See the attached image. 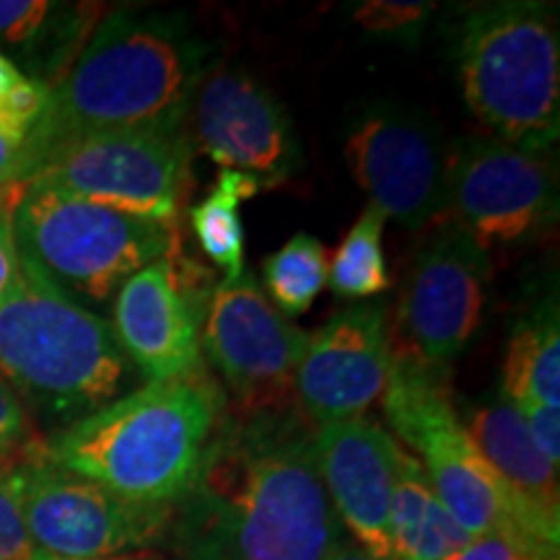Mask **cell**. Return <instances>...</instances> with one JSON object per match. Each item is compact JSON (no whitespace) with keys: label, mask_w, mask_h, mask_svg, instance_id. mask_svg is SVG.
Listing matches in <instances>:
<instances>
[{"label":"cell","mask_w":560,"mask_h":560,"mask_svg":"<svg viewBox=\"0 0 560 560\" xmlns=\"http://www.w3.org/2000/svg\"><path fill=\"white\" fill-rule=\"evenodd\" d=\"M342 535L312 425L293 410L229 412L164 545L174 560H327Z\"/></svg>","instance_id":"1"},{"label":"cell","mask_w":560,"mask_h":560,"mask_svg":"<svg viewBox=\"0 0 560 560\" xmlns=\"http://www.w3.org/2000/svg\"><path fill=\"white\" fill-rule=\"evenodd\" d=\"M213 62V45L187 13L153 5L107 11L68 73L50 86L47 107L26 136L32 174L70 140L187 132L192 100Z\"/></svg>","instance_id":"2"},{"label":"cell","mask_w":560,"mask_h":560,"mask_svg":"<svg viewBox=\"0 0 560 560\" xmlns=\"http://www.w3.org/2000/svg\"><path fill=\"white\" fill-rule=\"evenodd\" d=\"M226 395L206 369L125 392L115 402L42 441L52 465L130 501L174 506L198 480Z\"/></svg>","instance_id":"3"},{"label":"cell","mask_w":560,"mask_h":560,"mask_svg":"<svg viewBox=\"0 0 560 560\" xmlns=\"http://www.w3.org/2000/svg\"><path fill=\"white\" fill-rule=\"evenodd\" d=\"M0 376L26 412L66 429L122 397L132 363L107 317L19 257V276L0 299Z\"/></svg>","instance_id":"4"},{"label":"cell","mask_w":560,"mask_h":560,"mask_svg":"<svg viewBox=\"0 0 560 560\" xmlns=\"http://www.w3.org/2000/svg\"><path fill=\"white\" fill-rule=\"evenodd\" d=\"M462 100L490 138L550 153L560 132V34L556 5L495 0L462 5L452 24Z\"/></svg>","instance_id":"5"},{"label":"cell","mask_w":560,"mask_h":560,"mask_svg":"<svg viewBox=\"0 0 560 560\" xmlns=\"http://www.w3.org/2000/svg\"><path fill=\"white\" fill-rule=\"evenodd\" d=\"M11 229L21 260L102 317L125 280L174 255L179 244V229L172 223L138 219L34 185H21Z\"/></svg>","instance_id":"6"},{"label":"cell","mask_w":560,"mask_h":560,"mask_svg":"<svg viewBox=\"0 0 560 560\" xmlns=\"http://www.w3.org/2000/svg\"><path fill=\"white\" fill-rule=\"evenodd\" d=\"M382 397L395 436L420 462L436 499L467 535L478 537L493 529L527 535L506 486L462 425L457 405L450 397L446 371L392 350L389 380Z\"/></svg>","instance_id":"7"},{"label":"cell","mask_w":560,"mask_h":560,"mask_svg":"<svg viewBox=\"0 0 560 560\" xmlns=\"http://www.w3.org/2000/svg\"><path fill=\"white\" fill-rule=\"evenodd\" d=\"M21 514L42 556L100 560L164 545L174 506L130 501L100 482L62 470L39 444L11 459Z\"/></svg>","instance_id":"8"},{"label":"cell","mask_w":560,"mask_h":560,"mask_svg":"<svg viewBox=\"0 0 560 560\" xmlns=\"http://www.w3.org/2000/svg\"><path fill=\"white\" fill-rule=\"evenodd\" d=\"M192 159L187 132H100L60 145L24 185L177 226Z\"/></svg>","instance_id":"9"},{"label":"cell","mask_w":560,"mask_h":560,"mask_svg":"<svg viewBox=\"0 0 560 560\" xmlns=\"http://www.w3.org/2000/svg\"><path fill=\"white\" fill-rule=\"evenodd\" d=\"M490 285V252L454 221H441L412 257L392 350L446 371L480 332Z\"/></svg>","instance_id":"10"},{"label":"cell","mask_w":560,"mask_h":560,"mask_svg":"<svg viewBox=\"0 0 560 560\" xmlns=\"http://www.w3.org/2000/svg\"><path fill=\"white\" fill-rule=\"evenodd\" d=\"M306 342L310 332L276 310L249 270L210 293L202 346L221 374L234 416L291 410Z\"/></svg>","instance_id":"11"},{"label":"cell","mask_w":560,"mask_h":560,"mask_svg":"<svg viewBox=\"0 0 560 560\" xmlns=\"http://www.w3.org/2000/svg\"><path fill=\"white\" fill-rule=\"evenodd\" d=\"M558 164L490 136L450 143L446 219L490 244L532 242L558 221Z\"/></svg>","instance_id":"12"},{"label":"cell","mask_w":560,"mask_h":560,"mask_svg":"<svg viewBox=\"0 0 560 560\" xmlns=\"http://www.w3.org/2000/svg\"><path fill=\"white\" fill-rule=\"evenodd\" d=\"M342 156L369 206L410 231L446 221L450 143L423 112L376 102L350 122Z\"/></svg>","instance_id":"13"},{"label":"cell","mask_w":560,"mask_h":560,"mask_svg":"<svg viewBox=\"0 0 560 560\" xmlns=\"http://www.w3.org/2000/svg\"><path fill=\"white\" fill-rule=\"evenodd\" d=\"M192 149L221 166L247 174L262 190L291 179L301 166V145L283 104L240 66L215 60L202 75L187 117Z\"/></svg>","instance_id":"14"},{"label":"cell","mask_w":560,"mask_h":560,"mask_svg":"<svg viewBox=\"0 0 560 560\" xmlns=\"http://www.w3.org/2000/svg\"><path fill=\"white\" fill-rule=\"evenodd\" d=\"M210 293H202L195 270L177 255L138 270L117 291L109 310L112 332L149 384L182 380L202 366Z\"/></svg>","instance_id":"15"},{"label":"cell","mask_w":560,"mask_h":560,"mask_svg":"<svg viewBox=\"0 0 560 560\" xmlns=\"http://www.w3.org/2000/svg\"><path fill=\"white\" fill-rule=\"evenodd\" d=\"M392 325L387 306L359 301L310 335L296 371V400L312 429L366 416L387 387Z\"/></svg>","instance_id":"16"},{"label":"cell","mask_w":560,"mask_h":560,"mask_svg":"<svg viewBox=\"0 0 560 560\" xmlns=\"http://www.w3.org/2000/svg\"><path fill=\"white\" fill-rule=\"evenodd\" d=\"M317 470L340 527L380 560H395L389 506L402 446L380 420L355 416L314 429Z\"/></svg>","instance_id":"17"},{"label":"cell","mask_w":560,"mask_h":560,"mask_svg":"<svg viewBox=\"0 0 560 560\" xmlns=\"http://www.w3.org/2000/svg\"><path fill=\"white\" fill-rule=\"evenodd\" d=\"M462 425L470 433L482 459L493 467L520 511L522 529L537 545L558 550L560 540V486L552 467L532 441L520 410L501 392L457 408Z\"/></svg>","instance_id":"18"},{"label":"cell","mask_w":560,"mask_h":560,"mask_svg":"<svg viewBox=\"0 0 560 560\" xmlns=\"http://www.w3.org/2000/svg\"><path fill=\"white\" fill-rule=\"evenodd\" d=\"M104 13L102 3L0 0V52L26 79L52 86L79 58Z\"/></svg>","instance_id":"19"},{"label":"cell","mask_w":560,"mask_h":560,"mask_svg":"<svg viewBox=\"0 0 560 560\" xmlns=\"http://www.w3.org/2000/svg\"><path fill=\"white\" fill-rule=\"evenodd\" d=\"M499 392L511 405L540 402L560 408V325L556 299L542 301L514 325Z\"/></svg>","instance_id":"20"},{"label":"cell","mask_w":560,"mask_h":560,"mask_svg":"<svg viewBox=\"0 0 560 560\" xmlns=\"http://www.w3.org/2000/svg\"><path fill=\"white\" fill-rule=\"evenodd\" d=\"M260 190V182L247 174L221 170L210 192L190 210L192 234L202 255L226 272V280L244 272V221L240 208Z\"/></svg>","instance_id":"21"},{"label":"cell","mask_w":560,"mask_h":560,"mask_svg":"<svg viewBox=\"0 0 560 560\" xmlns=\"http://www.w3.org/2000/svg\"><path fill=\"white\" fill-rule=\"evenodd\" d=\"M330 257L312 234H296L265 260L262 280L278 312L304 314L327 285Z\"/></svg>","instance_id":"22"},{"label":"cell","mask_w":560,"mask_h":560,"mask_svg":"<svg viewBox=\"0 0 560 560\" xmlns=\"http://www.w3.org/2000/svg\"><path fill=\"white\" fill-rule=\"evenodd\" d=\"M384 221L387 219L380 210L366 206L359 221L350 226L327 270V283L338 296L374 299L389 289V270L382 249Z\"/></svg>","instance_id":"23"},{"label":"cell","mask_w":560,"mask_h":560,"mask_svg":"<svg viewBox=\"0 0 560 560\" xmlns=\"http://www.w3.org/2000/svg\"><path fill=\"white\" fill-rule=\"evenodd\" d=\"M431 3H402V0H366L353 9V21L369 37L412 45L431 19Z\"/></svg>","instance_id":"24"},{"label":"cell","mask_w":560,"mask_h":560,"mask_svg":"<svg viewBox=\"0 0 560 560\" xmlns=\"http://www.w3.org/2000/svg\"><path fill=\"white\" fill-rule=\"evenodd\" d=\"M0 560H50L34 548L26 529L11 459L9 465H0Z\"/></svg>","instance_id":"25"},{"label":"cell","mask_w":560,"mask_h":560,"mask_svg":"<svg viewBox=\"0 0 560 560\" xmlns=\"http://www.w3.org/2000/svg\"><path fill=\"white\" fill-rule=\"evenodd\" d=\"M558 558V550H548L527 535L514 529H493L472 537L465 548L446 560H545Z\"/></svg>","instance_id":"26"},{"label":"cell","mask_w":560,"mask_h":560,"mask_svg":"<svg viewBox=\"0 0 560 560\" xmlns=\"http://www.w3.org/2000/svg\"><path fill=\"white\" fill-rule=\"evenodd\" d=\"M50 100V86L34 79H21L11 94L0 102V130L26 138L39 122L42 112Z\"/></svg>","instance_id":"27"},{"label":"cell","mask_w":560,"mask_h":560,"mask_svg":"<svg viewBox=\"0 0 560 560\" xmlns=\"http://www.w3.org/2000/svg\"><path fill=\"white\" fill-rule=\"evenodd\" d=\"M34 444L32 418L16 392L0 376V462L11 459Z\"/></svg>","instance_id":"28"},{"label":"cell","mask_w":560,"mask_h":560,"mask_svg":"<svg viewBox=\"0 0 560 560\" xmlns=\"http://www.w3.org/2000/svg\"><path fill=\"white\" fill-rule=\"evenodd\" d=\"M527 425L532 441L542 457L550 462L552 467L560 465V408H548L540 402H524L514 405Z\"/></svg>","instance_id":"29"},{"label":"cell","mask_w":560,"mask_h":560,"mask_svg":"<svg viewBox=\"0 0 560 560\" xmlns=\"http://www.w3.org/2000/svg\"><path fill=\"white\" fill-rule=\"evenodd\" d=\"M32 177V159L26 138L0 130V190L24 185Z\"/></svg>","instance_id":"30"},{"label":"cell","mask_w":560,"mask_h":560,"mask_svg":"<svg viewBox=\"0 0 560 560\" xmlns=\"http://www.w3.org/2000/svg\"><path fill=\"white\" fill-rule=\"evenodd\" d=\"M19 276V249L11 229V210L0 215V299L11 289Z\"/></svg>","instance_id":"31"},{"label":"cell","mask_w":560,"mask_h":560,"mask_svg":"<svg viewBox=\"0 0 560 560\" xmlns=\"http://www.w3.org/2000/svg\"><path fill=\"white\" fill-rule=\"evenodd\" d=\"M327 560H380V558H374L371 552L363 550L361 545H355L353 540H350L348 535H342L340 540L335 542V548L330 550Z\"/></svg>","instance_id":"32"},{"label":"cell","mask_w":560,"mask_h":560,"mask_svg":"<svg viewBox=\"0 0 560 560\" xmlns=\"http://www.w3.org/2000/svg\"><path fill=\"white\" fill-rule=\"evenodd\" d=\"M21 79H24V73H21L11 60L0 52V102L11 94V89L16 86Z\"/></svg>","instance_id":"33"},{"label":"cell","mask_w":560,"mask_h":560,"mask_svg":"<svg viewBox=\"0 0 560 560\" xmlns=\"http://www.w3.org/2000/svg\"><path fill=\"white\" fill-rule=\"evenodd\" d=\"M19 190H21V185L5 187V190H0V215H5L13 208V200H16Z\"/></svg>","instance_id":"34"},{"label":"cell","mask_w":560,"mask_h":560,"mask_svg":"<svg viewBox=\"0 0 560 560\" xmlns=\"http://www.w3.org/2000/svg\"><path fill=\"white\" fill-rule=\"evenodd\" d=\"M100 560H164L153 552H132V556H117V558H100Z\"/></svg>","instance_id":"35"},{"label":"cell","mask_w":560,"mask_h":560,"mask_svg":"<svg viewBox=\"0 0 560 560\" xmlns=\"http://www.w3.org/2000/svg\"><path fill=\"white\" fill-rule=\"evenodd\" d=\"M545 560H558V558H545Z\"/></svg>","instance_id":"36"}]
</instances>
